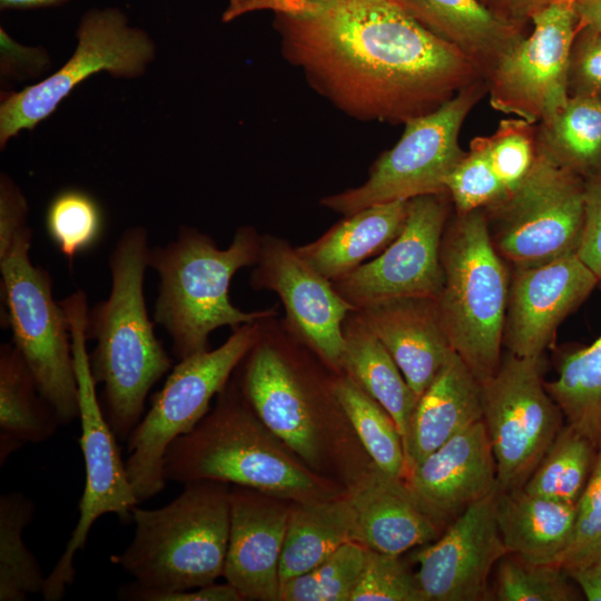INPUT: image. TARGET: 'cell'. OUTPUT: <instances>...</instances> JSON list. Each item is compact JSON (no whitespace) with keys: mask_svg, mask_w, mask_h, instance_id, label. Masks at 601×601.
Masks as SVG:
<instances>
[{"mask_svg":"<svg viewBox=\"0 0 601 601\" xmlns=\"http://www.w3.org/2000/svg\"><path fill=\"white\" fill-rule=\"evenodd\" d=\"M259 10L273 12L284 59L356 120L404 125L483 79L398 0H229L221 21Z\"/></svg>","mask_w":601,"mask_h":601,"instance_id":"1","label":"cell"},{"mask_svg":"<svg viewBox=\"0 0 601 601\" xmlns=\"http://www.w3.org/2000/svg\"><path fill=\"white\" fill-rule=\"evenodd\" d=\"M150 248L145 227L125 229L108 259L109 295L87 312L86 337L96 342L90 372L102 385L99 401L118 441H127L142 418L148 393L173 366L145 302Z\"/></svg>","mask_w":601,"mask_h":601,"instance_id":"2","label":"cell"},{"mask_svg":"<svg viewBox=\"0 0 601 601\" xmlns=\"http://www.w3.org/2000/svg\"><path fill=\"white\" fill-rule=\"evenodd\" d=\"M216 398L213 411L168 446L166 482L218 481L294 502L334 496L263 424L235 378Z\"/></svg>","mask_w":601,"mask_h":601,"instance_id":"3","label":"cell"},{"mask_svg":"<svg viewBox=\"0 0 601 601\" xmlns=\"http://www.w3.org/2000/svg\"><path fill=\"white\" fill-rule=\"evenodd\" d=\"M260 244L262 235L249 225L238 227L225 249L199 229L181 226L176 239L150 248L148 264L159 276L152 321L169 335L178 361L207 351L217 328L279 315L277 305L244 312L230 302L233 276L255 265Z\"/></svg>","mask_w":601,"mask_h":601,"instance_id":"4","label":"cell"},{"mask_svg":"<svg viewBox=\"0 0 601 601\" xmlns=\"http://www.w3.org/2000/svg\"><path fill=\"white\" fill-rule=\"evenodd\" d=\"M158 509L134 508L135 533L110 556L139 585L179 591L211 584L220 575L228 548L230 489L218 481H195Z\"/></svg>","mask_w":601,"mask_h":601,"instance_id":"5","label":"cell"},{"mask_svg":"<svg viewBox=\"0 0 601 601\" xmlns=\"http://www.w3.org/2000/svg\"><path fill=\"white\" fill-rule=\"evenodd\" d=\"M441 264L443 287L436 302L443 326L454 352L482 382L502 358L511 276L483 209L447 220Z\"/></svg>","mask_w":601,"mask_h":601,"instance_id":"6","label":"cell"},{"mask_svg":"<svg viewBox=\"0 0 601 601\" xmlns=\"http://www.w3.org/2000/svg\"><path fill=\"white\" fill-rule=\"evenodd\" d=\"M235 381L263 424L295 455L315 465L319 417L342 410L336 373L296 338L279 315L260 319L257 342L237 366Z\"/></svg>","mask_w":601,"mask_h":601,"instance_id":"7","label":"cell"},{"mask_svg":"<svg viewBox=\"0 0 601 601\" xmlns=\"http://www.w3.org/2000/svg\"><path fill=\"white\" fill-rule=\"evenodd\" d=\"M70 328L72 354L78 384L80 449L85 461V487L79 501V519L56 565L46 577L41 597L59 601L73 582V559L83 549L95 522L108 513L121 521L131 520L139 503L130 483L126 462L117 444L118 439L107 422L89 365L87 353L86 319L87 295L79 289L60 302Z\"/></svg>","mask_w":601,"mask_h":601,"instance_id":"8","label":"cell"},{"mask_svg":"<svg viewBox=\"0 0 601 601\" xmlns=\"http://www.w3.org/2000/svg\"><path fill=\"white\" fill-rule=\"evenodd\" d=\"M32 229L22 230L0 253L1 326L12 331V344L28 364L42 397L61 425L79 418L71 334L65 311L52 295V278L29 256Z\"/></svg>","mask_w":601,"mask_h":601,"instance_id":"9","label":"cell"},{"mask_svg":"<svg viewBox=\"0 0 601 601\" xmlns=\"http://www.w3.org/2000/svg\"><path fill=\"white\" fill-rule=\"evenodd\" d=\"M260 319L233 328L219 347L178 361L152 394L149 411L127 439L126 469L138 503L165 489L162 459L168 446L207 415L213 397L257 342Z\"/></svg>","mask_w":601,"mask_h":601,"instance_id":"10","label":"cell"},{"mask_svg":"<svg viewBox=\"0 0 601 601\" xmlns=\"http://www.w3.org/2000/svg\"><path fill=\"white\" fill-rule=\"evenodd\" d=\"M487 91L480 79L436 110L404 124L397 144L371 166L359 186L323 197L319 204L343 216L364 208L446 191L449 175L465 156L459 145L464 119Z\"/></svg>","mask_w":601,"mask_h":601,"instance_id":"11","label":"cell"},{"mask_svg":"<svg viewBox=\"0 0 601 601\" xmlns=\"http://www.w3.org/2000/svg\"><path fill=\"white\" fill-rule=\"evenodd\" d=\"M483 211L495 249L513 267L574 255L584 228V178L559 164L538 140L525 178Z\"/></svg>","mask_w":601,"mask_h":601,"instance_id":"12","label":"cell"},{"mask_svg":"<svg viewBox=\"0 0 601 601\" xmlns=\"http://www.w3.org/2000/svg\"><path fill=\"white\" fill-rule=\"evenodd\" d=\"M542 366V357L508 352L494 374L480 382L499 491L523 489L564 426L545 388Z\"/></svg>","mask_w":601,"mask_h":601,"instance_id":"13","label":"cell"},{"mask_svg":"<svg viewBox=\"0 0 601 601\" xmlns=\"http://www.w3.org/2000/svg\"><path fill=\"white\" fill-rule=\"evenodd\" d=\"M73 55L55 73L21 91L6 93L0 104V146L21 130L48 118L83 80L107 71L118 78L144 73L155 45L142 29L131 27L117 8L90 9L78 24Z\"/></svg>","mask_w":601,"mask_h":601,"instance_id":"14","label":"cell"},{"mask_svg":"<svg viewBox=\"0 0 601 601\" xmlns=\"http://www.w3.org/2000/svg\"><path fill=\"white\" fill-rule=\"evenodd\" d=\"M532 32L516 42L487 77L491 106L535 125L555 114L569 93V60L579 28L574 2L535 12Z\"/></svg>","mask_w":601,"mask_h":601,"instance_id":"15","label":"cell"},{"mask_svg":"<svg viewBox=\"0 0 601 601\" xmlns=\"http://www.w3.org/2000/svg\"><path fill=\"white\" fill-rule=\"evenodd\" d=\"M449 197L444 191L410 199L397 237L376 257L333 282L355 311L396 297L437 298L443 287L441 244Z\"/></svg>","mask_w":601,"mask_h":601,"instance_id":"16","label":"cell"},{"mask_svg":"<svg viewBox=\"0 0 601 601\" xmlns=\"http://www.w3.org/2000/svg\"><path fill=\"white\" fill-rule=\"evenodd\" d=\"M249 285L255 290L276 293L288 331L341 374L343 323L355 308L336 292L332 280L309 265L288 240L265 234Z\"/></svg>","mask_w":601,"mask_h":601,"instance_id":"17","label":"cell"},{"mask_svg":"<svg viewBox=\"0 0 601 601\" xmlns=\"http://www.w3.org/2000/svg\"><path fill=\"white\" fill-rule=\"evenodd\" d=\"M496 491L467 508L414 555L425 601L492 599L491 572L509 554L495 519Z\"/></svg>","mask_w":601,"mask_h":601,"instance_id":"18","label":"cell"},{"mask_svg":"<svg viewBox=\"0 0 601 601\" xmlns=\"http://www.w3.org/2000/svg\"><path fill=\"white\" fill-rule=\"evenodd\" d=\"M599 283L578 254L535 266L513 267L503 346L520 357H542L559 325Z\"/></svg>","mask_w":601,"mask_h":601,"instance_id":"19","label":"cell"},{"mask_svg":"<svg viewBox=\"0 0 601 601\" xmlns=\"http://www.w3.org/2000/svg\"><path fill=\"white\" fill-rule=\"evenodd\" d=\"M404 481L417 506L442 532L494 493L496 464L483 420L433 451Z\"/></svg>","mask_w":601,"mask_h":601,"instance_id":"20","label":"cell"},{"mask_svg":"<svg viewBox=\"0 0 601 601\" xmlns=\"http://www.w3.org/2000/svg\"><path fill=\"white\" fill-rule=\"evenodd\" d=\"M254 489H230L226 581L244 600L278 601L279 562L290 504Z\"/></svg>","mask_w":601,"mask_h":601,"instance_id":"21","label":"cell"},{"mask_svg":"<svg viewBox=\"0 0 601 601\" xmlns=\"http://www.w3.org/2000/svg\"><path fill=\"white\" fill-rule=\"evenodd\" d=\"M355 313L388 351L417 398L455 354L436 298L396 297Z\"/></svg>","mask_w":601,"mask_h":601,"instance_id":"22","label":"cell"},{"mask_svg":"<svg viewBox=\"0 0 601 601\" xmlns=\"http://www.w3.org/2000/svg\"><path fill=\"white\" fill-rule=\"evenodd\" d=\"M346 495L353 512V541L367 549L401 555L442 533L417 506L404 479L374 464Z\"/></svg>","mask_w":601,"mask_h":601,"instance_id":"23","label":"cell"},{"mask_svg":"<svg viewBox=\"0 0 601 601\" xmlns=\"http://www.w3.org/2000/svg\"><path fill=\"white\" fill-rule=\"evenodd\" d=\"M482 420L481 383L455 353L417 400L403 439L406 474Z\"/></svg>","mask_w":601,"mask_h":601,"instance_id":"24","label":"cell"},{"mask_svg":"<svg viewBox=\"0 0 601 601\" xmlns=\"http://www.w3.org/2000/svg\"><path fill=\"white\" fill-rule=\"evenodd\" d=\"M425 29L459 49L484 80L522 37L480 0H398Z\"/></svg>","mask_w":601,"mask_h":601,"instance_id":"25","label":"cell"},{"mask_svg":"<svg viewBox=\"0 0 601 601\" xmlns=\"http://www.w3.org/2000/svg\"><path fill=\"white\" fill-rule=\"evenodd\" d=\"M577 504L524 489L496 491L495 519L509 551L525 561L560 566L574 532Z\"/></svg>","mask_w":601,"mask_h":601,"instance_id":"26","label":"cell"},{"mask_svg":"<svg viewBox=\"0 0 601 601\" xmlns=\"http://www.w3.org/2000/svg\"><path fill=\"white\" fill-rule=\"evenodd\" d=\"M408 200L374 205L344 216L298 254L332 282L381 254L401 233Z\"/></svg>","mask_w":601,"mask_h":601,"instance_id":"27","label":"cell"},{"mask_svg":"<svg viewBox=\"0 0 601 601\" xmlns=\"http://www.w3.org/2000/svg\"><path fill=\"white\" fill-rule=\"evenodd\" d=\"M341 374L377 401L394 420L402 441L417 403L400 367L355 311L343 323Z\"/></svg>","mask_w":601,"mask_h":601,"instance_id":"28","label":"cell"},{"mask_svg":"<svg viewBox=\"0 0 601 601\" xmlns=\"http://www.w3.org/2000/svg\"><path fill=\"white\" fill-rule=\"evenodd\" d=\"M60 425L18 348L12 343L1 344L0 465L23 445L49 440Z\"/></svg>","mask_w":601,"mask_h":601,"instance_id":"29","label":"cell"},{"mask_svg":"<svg viewBox=\"0 0 601 601\" xmlns=\"http://www.w3.org/2000/svg\"><path fill=\"white\" fill-rule=\"evenodd\" d=\"M353 512L346 494L290 504L279 578L303 574L353 541Z\"/></svg>","mask_w":601,"mask_h":601,"instance_id":"30","label":"cell"},{"mask_svg":"<svg viewBox=\"0 0 601 601\" xmlns=\"http://www.w3.org/2000/svg\"><path fill=\"white\" fill-rule=\"evenodd\" d=\"M538 140L562 166L587 178L601 167V97L570 95L541 121Z\"/></svg>","mask_w":601,"mask_h":601,"instance_id":"31","label":"cell"},{"mask_svg":"<svg viewBox=\"0 0 601 601\" xmlns=\"http://www.w3.org/2000/svg\"><path fill=\"white\" fill-rule=\"evenodd\" d=\"M601 288V280L599 283ZM545 388L560 407L566 424L601 442V334L589 346L564 354L558 377Z\"/></svg>","mask_w":601,"mask_h":601,"instance_id":"32","label":"cell"},{"mask_svg":"<svg viewBox=\"0 0 601 601\" xmlns=\"http://www.w3.org/2000/svg\"><path fill=\"white\" fill-rule=\"evenodd\" d=\"M33 515L35 504L26 494L0 496V601H24L43 590L46 577L23 540Z\"/></svg>","mask_w":601,"mask_h":601,"instance_id":"33","label":"cell"},{"mask_svg":"<svg viewBox=\"0 0 601 601\" xmlns=\"http://www.w3.org/2000/svg\"><path fill=\"white\" fill-rule=\"evenodd\" d=\"M334 393L373 464L385 473L404 479V446L392 416L345 374H336Z\"/></svg>","mask_w":601,"mask_h":601,"instance_id":"34","label":"cell"},{"mask_svg":"<svg viewBox=\"0 0 601 601\" xmlns=\"http://www.w3.org/2000/svg\"><path fill=\"white\" fill-rule=\"evenodd\" d=\"M597 457L598 446L565 423L523 489L534 495L577 504Z\"/></svg>","mask_w":601,"mask_h":601,"instance_id":"35","label":"cell"},{"mask_svg":"<svg viewBox=\"0 0 601 601\" xmlns=\"http://www.w3.org/2000/svg\"><path fill=\"white\" fill-rule=\"evenodd\" d=\"M104 223L99 203L89 193L77 188L57 193L45 217L47 233L69 266L79 254L99 242Z\"/></svg>","mask_w":601,"mask_h":601,"instance_id":"36","label":"cell"},{"mask_svg":"<svg viewBox=\"0 0 601 601\" xmlns=\"http://www.w3.org/2000/svg\"><path fill=\"white\" fill-rule=\"evenodd\" d=\"M366 548L348 541L312 570L280 583L279 601H349Z\"/></svg>","mask_w":601,"mask_h":601,"instance_id":"37","label":"cell"},{"mask_svg":"<svg viewBox=\"0 0 601 601\" xmlns=\"http://www.w3.org/2000/svg\"><path fill=\"white\" fill-rule=\"evenodd\" d=\"M569 579L559 565L532 563L509 553L496 565L492 597L499 601L580 600Z\"/></svg>","mask_w":601,"mask_h":601,"instance_id":"38","label":"cell"},{"mask_svg":"<svg viewBox=\"0 0 601 601\" xmlns=\"http://www.w3.org/2000/svg\"><path fill=\"white\" fill-rule=\"evenodd\" d=\"M445 188L456 214L485 209L509 195L492 167L484 136L470 142V150L449 175Z\"/></svg>","mask_w":601,"mask_h":601,"instance_id":"39","label":"cell"},{"mask_svg":"<svg viewBox=\"0 0 601 601\" xmlns=\"http://www.w3.org/2000/svg\"><path fill=\"white\" fill-rule=\"evenodd\" d=\"M485 139L492 167L510 194L534 164L538 129L522 119H508L501 121L494 134Z\"/></svg>","mask_w":601,"mask_h":601,"instance_id":"40","label":"cell"},{"mask_svg":"<svg viewBox=\"0 0 601 601\" xmlns=\"http://www.w3.org/2000/svg\"><path fill=\"white\" fill-rule=\"evenodd\" d=\"M349 601H425L415 573L400 555L366 548L365 560Z\"/></svg>","mask_w":601,"mask_h":601,"instance_id":"41","label":"cell"},{"mask_svg":"<svg viewBox=\"0 0 601 601\" xmlns=\"http://www.w3.org/2000/svg\"><path fill=\"white\" fill-rule=\"evenodd\" d=\"M601 551V442L591 477L577 503L572 541L560 566L564 570Z\"/></svg>","mask_w":601,"mask_h":601,"instance_id":"42","label":"cell"},{"mask_svg":"<svg viewBox=\"0 0 601 601\" xmlns=\"http://www.w3.org/2000/svg\"><path fill=\"white\" fill-rule=\"evenodd\" d=\"M569 93L601 97V33L579 26L569 60Z\"/></svg>","mask_w":601,"mask_h":601,"instance_id":"43","label":"cell"},{"mask_svg":"<svg viewBox=\"0 0 601 601\" xmlns=\"http://www.w3.org/2000/svg\"><path fill=\"white\" fill-rule=\"evenodd\" d=\"M578 256L601 280V167L584 178V228Z\"/></svg>","mask_w":601,"mask_h":601,"instance_id":"44","label":"cell"},{"mask_svg":"<svg viewBox=\"0 0 601 601\" xmlns=\"http://www.w3.org/2000/svg\"><path fill=\"white\" fill-rule=\"evenodd\" d=\"M121 600L136 601H242L239 591L231 584H216L215 582L190 590L158 591L144 588L135 581L122 585L118 590Z\"/></svg>","mask_w":601,"mask_h":601,"instance_id":"45","label":"cell"},{"mask_svg":"<svg viewBox=\"0 0 601 601\" xmlns=\"http://www.w3.org/2000/svg\"><path fill=\"white\" fill-rule=\"evenodd\" d=\"M27 200L7 175L0 177V253L6 252L14 243L19 234L27 227Z\"/></svg>","mask_w":601,"mask_h":601,"instance_id":"46","label":"cell"},{"mask_svg":"<svg viewBox=\"0 0 601 601\" xmlns=\"http://www.w3.org/2000/svg\"><path fill=\"white\" fill-rule=\"evenodd\" d=\"M564 571L589 601H601V551Z\"/></svg>","mask_w":601,"mask_h":601,"instance_id":"47","label":"cell"},{"mask_svg":"<svg viewBox=\"0 0 601 601\" xmlns=\"http://www.w3.org/2000/svg\"><path fill=\"white\" fill-rule=\"evenodd\" d=\"M574 9L579 26L589 27L601 33V0H575Z\"/></svg>","mask_w":601,"mask_h":601,"instance_id":"48","label":"cell"},{"mask_svg":"<svg viewBox=\"0 0 601 601\" xmlns=\"http://www.w3.org/2000/svg\"><path fill=\"white\" fill-rule=\"evenodd\" d=\"M508 7L519 14H526L530 19L532 16L544 7L561 1H571L574 0H505Z\"/></svg>","mask_w":601,"mask_h":601,"instance_id":"49","label":"cell"},{"mask_svg":"<svg viewBox=\"0 0 601 601\" xmlns=\"http://www.w3.org/2000/svg\"><path fill=\"white\" fill-rule=\"evenodd\" d=\"M68 0H0L1 10H28L56 7Z\"/></svg>","mask_w":601,"mask_h":601,"instance_id":"50","label":"cell"}]
</instances>
